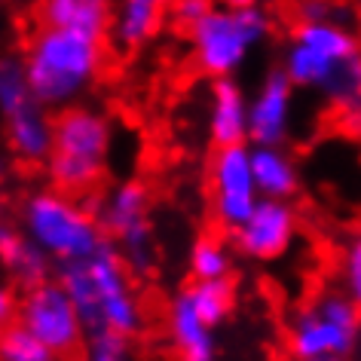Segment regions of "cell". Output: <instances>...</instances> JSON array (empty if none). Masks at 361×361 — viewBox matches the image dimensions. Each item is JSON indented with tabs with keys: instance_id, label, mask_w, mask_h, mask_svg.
<instances>
[{
	"instance_id": "6da1fadb",
	"label": "cell",
	"mask_w": 361,
	"mask_h": 361,
	"mask_svg": "<svg viewBox=\"0 0 361 361\" xmlns=\"http://www.w3.org/2000/svg\"><path fill=\"white\" fill-rule=\"evenodd\" d=\"M282 74L294 89H315L337 107L343 126L358 132L361 56L346 22H300L282 52Z\"/></svg>"
},
{
	"instance_id": "7a4b0ae2",
	"label": "cell",
	"mask_w": 361,
	"mask_h": 361,
	"mask_svg": "<svg viewBox=\"0 0 361 361\" xmlns=\"http://www.w3.org/2000/svg\"><path fill=\"white\" fill-rule=\"evenodd\" d=\"M56 282L74 303L86 337L111 331L132 340L147 328V310L135 291L132 273L107 239L86 260L61 264Z\"/></svg>"
},
{
	"instance_id": "3957f363",
	"label": "cell",
	"mask_w": 361,
	"mask_h": 361,
	"mask_svg": "<svg viewBox=\"0 0 361 361\" xmlns=\"http://www.w3.org/2000/svg\"><path fill=\"white\" fill-rule=\"evenodd\" d=\"M25 80L47 111L80 104L104 71V40L74 28L40 25L22 56Z\"/></svg>"
},
{
	"instance_id": "277c9868",
	"label": "cell",
	"mask_w": 361,
	"mask_h": 361,
	"mask_svg": "<svg viewBox=\"0 0 361 361\" xmlns=\"http://www.w3.org/2000/svg\"><path fill=\"white\" fill-rule=\"evenodd\" d=\"M111 150V116L89 104H71L52 116V147L43 166L56 190L77 196L89 193L104 178Z\"/></svg>"
},
{
	"instance_id": "5b68a950",
	"label": "cell",
	"mask_w": 361,
	"mask_h": 361,
	"mask_svg": "<svg viewBox=\"0 0 361 361\" xmlns=\"http://www.w3.org/2000/svg\"><path fill=\"white\" fill-rule=\"evenodd\" d=\"M22 236L59 267L86 260L104 242L92 209L56 187L31 193L22 202Z\"/></svg>"
},
{
	"instance_id": "8992f818",
	"label": "cell",
	"mask_w": 361,
	"mask_h": 361,
	"mask_svg": "<svg viewBox=\"0 0 361 361\" xmlns=\"http://www.w3.org/2000/svg\"><path fill=\"white\" fill-rule=\"evenodd\" d=\"M358 300L343 291H319L300 303L285 324L291 361H349L358 349Z\"/></svg>"
},
{
	"instance_id": "52a82bcc",
	"label": "cell",
	"mask_w": 361,
	"mask_h": 361,
	"mask_svg": "<svg viewBox=\"0 0 361 361\" xmlns=\"http://www.w3.org/2000/svg\"><path fill=\"white\" fill-rule=\"evenodd\" d=\"M273 31V19L264 6L251 10H227L214 4L196 25L187 28L193 47V61L200 74L221 80L233 77L245 65L248 56Z\"/></svg>"
},
{
	"instance_id": "ba28073f",
	"label": "cell",
	"mask_w": 361,
	"mask_h": 361,
	"mask_svg": "<svg viewBox=\"0 0 361 361\" xmlns=\"http://www.w3.org/2000/svg\"><path fill=\"white\" fill-rule=\"evenodd\" d=\"M95 221L104 239L132 276H150L157 267V236L150 224V190L141 180H120L98 200Z\"/></svg>"
},
{
	"instance_id": "9c48e42d",
	"label": "cell",
	"mask_w": 361,
	"mask_h": 361,
	"mask_svg": "<svg viewBox=\"0 0 361 361\" xmlns=\"http://www.w3.org/2000/svg\"><path fill=\"white\" fill-rule=\"evenodd\" d=\"M16 322L65 361L77 358L86 343V334L74 312V303L65 294V288L56 282V276L40 285L25 288V294L19 297V306H16Z\"/></svg>"
},
{
	"instance_id": "30bf717a",
	"label": "cell",
	"mask_w": 361,
	"mask_h": 361,
	"mask_svg": "<svg viewBox=\"0 0 361 361\" xmlns=\"http://www.w3.org/2000/svg\"><path fill=\"white\" fill-rule=\"evenodd\" d=\"M257 187L248 166V144L218 147L209 166L212 218L224 233H233L257 205Z\"/></svg>"
},
{
	"instance_id": "8fae6325",
	"label": "cell",
	"mask_w": 361,
	"mask_h": 361,
	"mask_svg": "<svg viewBox=\"0 0 361 361\" xmlns=\"http://www.w3.org/2000/svg\"><path fill=\"white\" fill-rule=\"evenodd\" d=\"M297 239V212L288 200H257L251 214L233 230V242L248 260H276Z\"/></svg>"
},
{
	"instance_id": "7c38bea8",
	"label": "cell",
	"mask_w": 361,
	"mask_h": 361,
	"mask_svg": "<svg viewBox=\"0 0 361 361\" xmlns=\"http://www.w3.org/2000/svg\"><path fill=\"white\" fill-rule=\"evenodd\" d=\"M294 92L297 89L282 68L269 71L257 92L248 98V144L285 147L294 120Z\"/></svg>"
},
{
	"instance_id": "4fadbf2b",
	"label": "cell",
	"mask_w": 361,
	"mask_h": 361,
	"mask_svg": "<svg viewBox=\"0 0 361 361\" xmlns=\"http://www.w3.org/2000/svg\"><path fill=\"white\" fill-rule=\"evenodd\" d=\"M209 135L214 147L248 144V95L233 77H221L212 86Z\"/></svg>"
},
{
	"instance_id": "5bb4252c",
	"label": "cell",
	"mask_w": 361,
	"mask_h": 361,
	"mask_svg": "<svg viewBox=\"0 0 361 361\" xmlns=\"http://www.w3.org/2000/svg\"><path fill=\"white\" fill-rule=\"evenodd\" d=\"M166 331L171 346L178 349L180 361H218V343L209 324H202V319L193 312L190 300L184 297V291H178L169 303L166 315Z\"/></svg>"
},
{
	"instance_id": "9a60e30c",
	"label": "cell",
	"mask_w": 361,
	"mask_h": 361,
	"mask_svg": "<svg viewBox=\"0 0 361 361\" xmlns=\"http://www.w3.org/2000/svg\"><path fill=\"white\" fill-rule=\"evenodd\" d=\"M248 166L260 200H288L300 190V171L285 147L248 144Z\"/></svg>"
},
{
	"instance_id": "2e32d148",
	"label": "cell",
	"mask_w": 361,
	"mask_h": 361,
	"mask_svg": "<svg viewBox=\"0 0 361 361\" xmlns=\"http://www.w3.org/2000/svg\"><path fill=\"white\" fill-rule=\"evenodd\" d=\"M6 144L22 162H47L52 147V116L40 102H28L4 120Z\"/></svg>"
},
{
	"instance_id": "e0dca14e",
	"label": "cell",
	"mask_w": 361,
	"mask_h": 361,
	"mask_svg": "<svg viewBox=\"0 0 361 361\" xmlns=\"http://www.w3.org/2000/svg\"><path fill=\"white\" fill-rule=\"evenodd\" d=\"M37 16L40 25L49 28H74L104 40L114 19V4L111 0H40Z\"/></svg>"
},
{
	"instance_id": "ac0fdd59",
	"label": "cell",
	"mask_w": 361,
	"mask_h": 361,
	"mask_svg": "<svg viewBox=\"0 0 361 361\" xmlns=\"http://www.w3.org/2000/svg\"><path fill=\"white\" fill-rule=\"evenodd\" d=\"M162 10L166 6L159 0H120L107 34H111L114 43L123 52L141 49L144 43H150L157 37V31L162 25Z\"/></svg>"
},
{
	"instance_id": "d6986e66",
	"label": "cell",
	"mask_w": 361,
	"mask_h": 361,
	"mask_svg": "<svg viewBox=\"0 0 361 361\" xmlns=\"http://www.w3.org/2000/svg\"><path fill=\"white\" fill-rule=\"evenodd\" d=\"M0 264L22 288L47 282L52 279V267H56L37 245H31L22 236V230L10 227V224H0Z\"/></svg>"
},
{
	"instance_id": "ffe728a7",
	"label": "cell",
	"mask_w": 361,
	"mask_h": 361,
	"mask_svg": "<svg viewBox=\"0 0 361 361\" xmlns=\"http://www.w3.org/2000/svg\"><path fill=\"white\" fill-rule=\"evenodd\" d=\"M184 297L190 300L193 312L202 319V324H209L214 331L221 322L230 319L233 306H236V288L230 279H218V282H193L190 288H184Z\"/></svg>"
},
{
	"instance_id": "44dd1931",
	"label": "cell",
	"mask_w": 361,
	"mask_h": 361,
	"mask_svg": "<svg viewBox=\"0 0 361 361\" xmlns=\"http://www.w3.org/2000/svg\"><path fill=\"white\" fill-rule=\"evenodd\" d=\"M187 269H190L193 282H218V279L233 276V251L224 245L218 236H200L187 257Z\"/></svg>"
},
{
	"instance_id": "7402d4cb",
	"label": "cell",
	"mask_w": 361,
	"mask_h": 361,
	"mask_svg": "<svg viewBox=\"0 0 361 361\" xmlns=\"http://www.w3.org/2000/svg\"><path fill=\"white\" fill-rule=\"evenodd\" d=\"M0 361H65V358H59L49 346H43L19 322H10L0 328Z\"/></svg>"
},
{
	"instance_id": "603a6c76",
	"label": "cell",
	"mask_w": 361,
	"mask_h": 361,
	"mask_svg": "<svg viewBox=\"0 0 361 361\" xmlns=\"http://www.w3.org/2000/svg\"><path fill=\"white\" fill-rule=\"evenodd\" d=\"M34 102L19 56H0V120Z\"/></svg>"
},
{
	"instance_id": "cb8c5ba5",
	"label": "cell",
	"mask_w": 361,
	"mask_h": 361,
	"mask_svg": "<svg viewBox=\"0 0 361 361\" xmlns=\"http://www.w3.org/2000/svg\"><path fill=\"white\" fill-rule=\"evenodd\" d=\"M129 358H132L129 340L111 331L86 337L83 349H80V361H129Z\"/></svg>"
},
{
	"instance_id": "d4e9b609",
	"label": "cell",
	"mask_w": 361,
	"mask_h": 361,
	"mask_svg": "<svg viewBox=\"0 0 361 361\" xmlns=\"http://www.w3.org/2000/svg\"><path fill=\"white\" fill-rule=\"evenodd\" d=\"M340 285H343V294L358 300V294H361V239H358V233H352V239L346 242V248H343Z\"/></svg>"
},
{
	"instance_id": "484cf974",
	"label": "cell",
	"mask_w": 361,
	"mask_h": 361,
	"mask_svg": "<svg viewBox=\"0 0 361 361\" xmlns=\"http://www.w3.org/2000/svg\"><path fill=\"white\" fill-rule=\"evenodd\" d=\"M212 6H214V0H171L169 10H171V22H175L178 28H190Z\"/></svg>"
},
{
	"instance_id": "4316f807",
	"label": "cell",
	"mask_w": 361,
	"mask_h": 361,
	"mask_svg": "<svg viewBox=\"0 0 361 361\" xmlns=\"http://www.w3.org/2000/svg\"><path fill=\"white\" fill-rule=\"evenodd\" d=\"M297 16H300V22H324V19L346 22L331 0H297Z\"/></svg>"
},
{
	"instance_id": "83f0119b",
	"label": "cell",
	"mask_w": 361,
	"mask_h": 361,
	"mask_svg": "<svg viewBox=\"0 0 361 361\" xmlns=\"http://www.w3.org/2000/svg\"><path fill=\"white\" fill-rule=\"evenodd\" d=\"M16 306H19V294L13 291V285L0 282V328L16 322Z\"/></svg>"
},
{
	"instance_id": "f1b7e54d",
	"label": "cell",
	"mask_w": 361,
	"mask_h": 361,
	"mask_svg": "<svg viewBox=\"0 0 361 361\" xmlns=\"http://www.w3.org/2000/svg\"><path fill=\"white\" fill-rule=\"evenodd\" d=\"M218 6H227V10H251V6H264V0H218Z\"/></svg>"
},
{
	"instance_id": "f546056e",
	"label": "cell",
	"mask_w": 361,
	"mask_h": 361,
	"mask_svg": "<svg viewBox=\"0 0 361 361\" xmlns=\"http://www.w3.org/2000/svg\"><path fill=\"white\" fill-rule=\"evenodd\" d=\"M0 214H4V190H0Z\"/></svg>"
},
{
	"instance_id": "4dcf8cb0",
	"label": "cell",
	"mask_w": 361,
	"mask_h": 361,
	"mask_svg": "<svg viewBox=\"0 0 361 361\" xmlns=\"http://www.w3.org/2000/svg\"><path fill=\"white\" fill-rule=\"evenodd\" d=\"M159 4H162V6H169V4H171V0H159Z\"/></svg>"
},
{
	"instance_id": "1f68e13d",
	"label": "cell",
	"mask_w": 361,
	"mask_h": 361,
	"mask_svg": "<svg viewBox=\"0 0 361 361\" xmlns=\"http://www.w3.org/2000/svg\"><path fill=\"white\" fill-rule=\"evenodd\" d=\"M0 4H10V0H0Z\"/></svg>"
}]
</instances>
